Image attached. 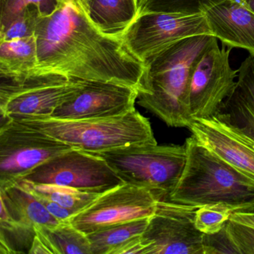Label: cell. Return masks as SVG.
Masks as SVG:
<instances>
[{
	"mask_svg": "<svg viewBox=\"0 0 254 254\" xmlns=\"http://www.w3.org/2000/svg\"><path fill=\"white\" fill-rule=\"evenodd\" d=\"M29 254H52L50 248L46 245L43 238L36 232L35 239H34L33 243L31 247Z\"/></svg>",
	"mask_w": 254,
	"mask_h": 254,
	"instance_id": "obj_31",
	"label": "cell"
},
{
	"mask_svg": "<svg viewBox=\"0 0 254 254\" xmlns=\"http://www.w3.org/2000/svg\"><path fill=\"white\" fill-rule=\"evenodd\" d=\"M203 245L204 254H239L237 249L227 234L226 227L218 233L203 235Z\"/></svg>",
	"mask_w": 254,
	"mask_h": 254,
	"instance_id": "obj_29",
	"label": "cell"
},
{
	"mask_svg": "<svg viewBox=\"0 0 254 254\" xmlns=\"http://www.w3.org/2000/svg\"><path fill=\"white\" fill-rule=\"evenodd\" d=\"M198 207L158 200L141 236L142 254H204V233L196 228Z\"/></svg>",
	"mask_w": 254,
	"mask_h": 254,
	"instance_id": "obj_9",
	"label": "cell"
},
{
	"mask_svg": "<svg viewBox=\"0 0 254 254\" xmlns=\"http://www.w3.org/2000/svg\"><path fill=\"white\" fill-rule=\"evenodd\" d=\"M225 227L227 234L239 254H254V226L239 222L230 218Z\"/></svg>",
	"mask_w": 254,
	"mask_h": 254,
	"instance_id": "obj_28",
	"label": "cell"
},
{
	"mask_svg": "<svg viewBox=\"0 0 254 254\" xmlns=\"http://www.w3.org/2000/svg\"><path fill=\"white\" fill-rule=\"evenodd\" d=\"M218 42L213 35L190 37L166 47L144 62L138 104L168 126L188 127L189 90L196 64Z\"/></svg>",
	"mask_w": 254,
	"mask_h": 254,
	"instance_id": "obj_2",
	"label": "cell"
},
{
	"mask_svg": "<svg viewBox=\"0 0 254 254\" xmlns=\"http://www.w3.org/2000/svg\"><path fill=\"white\" fill-rule=\"evenodd\" d=\"M1 254H29L36 235L35 227L0 221Z\"/></svg>",
	"mask_w": 254,
	"mask_h": 254,
	"instance_id": "obj_24",
	"label": "cell"
},
{
	"mask_svg": "<svg viewBox=\"0 0 254 254\" xmlns=\"http://www.w3.org/2000/svg\"><path fill=\"white\" fill-rule=\"evenodd\" d=\"M36 197V196H35ZM41 203L44 205L46 209L49 211L50 214L55 218H57L61 222H64V221H69L73 215H75V212L70 209H66L63 206L59 205V203L53 201V200H49V199L44 198V197H37Z\"/></svg>",
	"mask_w": 254,
	"mask_h": 254,
	"instance_id": "obj_30",
	"label": "cell"
},
{
	"mask_svg": "<svg viewBox=\"0 0 254 254\" xmlns=\"http://www.w3.org/2000/svg\"><path fill=\"white\" fill-rule=\"evenodd\" d=\"M149 218L114 224L87 235L92 254H141V236Z\"/></svg>",
	"mask_w": 254,
	"mask_h": 254,
	"instance_id": "obj_18",
	"label": "cell"
},
{
	"mask_svg": "<svg viewBox=\"0 0 254 254\" xmlns=\"http://www.w3.org/2000/svg\"><path fill=\"white\" fill-rule=\"evenodd\" d=\"M232 214L233 212L224 205H205L196 211L194 224L201 233L213 234L225 227Z\"/></svg>",
	"mask_w": 254,
	"mask_h": 254,
	"instance_id": "obj_26",
	"label": "cell"
},
{
	"mask_svg": "<svg viewBox=\"0 0 254 254\" xmlns=\"http://www.w3.org/2000/svg\"><path fill=\"white\" fill-rule=\"evenodd\" d=\"M226 0H138L139 14L149 12L182 14H204Z\"/></svg>",
	"mask_w": 254,
	"mask_h": 254,
	"instance_id": "obj_23",
	"label": "cell"
},
{
	"mask_svg": "<svg viewBox=\"0 0 254 254\" xmlns=\"http://www.w3.org/2000/svg\"><path fill=\"white\" fill-rule=\"evenodd\" d=\"M41 17L36 6L29 7L5 29L0 30V41L21 39L35 35Z\"/></svg>",
	"mask_w": 254,
	"mask_h": 254,
	"instance_id": "obj_27",
	"label": "cell"
},
{
	"mask_svg": "<svg viewBox=\"0 0 254 254\" xmlns=\"http://www.w3.org/2000/svg\"><path fill=\"white\" fill-rule=\"evenodd\" d=\"M231 218L244 224H249L254 227V210L248 212H234L232 214Z\"/></svg>",
	"mask_w": 254,
	"mask_h": 254,
	"instance_id": "obj_32",
	"label": "cell"
},
{
	"mask_svg": "<svg viewBox=\"0 0 254 254\" xmlns=\"http://www.w3.org/2000/svg\"><path fill=\"white\" fill-rule=\"evenodd\" d=\"M16 121L44 132L72 148L93 154L136 144L157 143L149 120L136 108L112 118L62 120L46 117Z\"/></svg>",
	"mask_w": 254,
	"mask_h": 254,
	"instance_id": "obj_4",
	"label": "cell"
},
{
	"mask_svg": "<svg viewBox=\"0 0 254 254\" xmlns=\"http://www.w3.org/2000/svg\"><path fill=\"white\" fill-rule=\"evenodd\" d=\"M18 182L36 197L53 200L63 207L73 211L75 214L90 206L101 195L64 186L36 184L24 180H20Z\"/></svg>",
	"mask_w": 254,
	"mask_h": 254,
	"instance_id": "obj_22",
	"label": "cell"
},
{
	"mask_svg": "<svg viewBox=\"0 0 254 254\" xmlns=\"http://www.w3.org/2000/svg\"><path fill=\"white\" fill-rule=\"evenodd\" d=\"M251 11L254 13V0H241Z\"/></svg>",
	"mask_w": 254,
	"mask_h": 254,
	"instance_id": "obj_33",
	"label": "cell"
},
{
	"mask_svg": "<svg viewBox=\"0 0 254 254\" xmlns=\"http://www.w3.org/2000/svg\"><path fill=\"white\" fill-rule=\"evenodd\" d=\"M95 154L104 159L124 184L150 190L159 200L169 199L187 161L185 145L172 144H136Z\"/></svg>",
	"mask_w": 254,
	"mask_h": 254,
	"instance_id": "obj_5",
	"label": "cell"
},
{
	"mask_svg": "<svg viewBox=\"0 0 254 254\" xmlns=\"http://www.w3.org/2000/svg\"><path fill=\"white\" fill-rule=\"evenodd\" d=\"M38 66L35 35L0 41V75L17 76L34 72Z\"/></svg>",
	"mask_w": 254,
	"mask_h": 254,
	"instance_id": "obj_20",
	"label": "cell"
},
{
	"mask_svg": "<svg viewBox=\"0 0 254 254\" xmlns=\"http://www.w3.org/2000/svg\"><path fill=\"white\" fill-rule=\"evenodd\" d=\"M0 221L47 227H56L62 223L20 183L0 187Z\"/></svg>",
	"mask_w": 254,
	"mask_h": 254,
	"instance_id": "obj_17",
	"label": "cell"
},
{
	"mask_svg": "<svg viewBox=\"0 0 254 254\" xmlns=\"http://www.w3.org/2000/svg\"><path fill=\"white\" fill-rule=\"evenodd\" d=\"M204 14L211 33L223 45L254 56V13L241 0H226Z\"/></svg>",
	"mask_w": 254,
	"mask_h": 254,
	"instance_id": "obj_15",
	"label": "cell"
},
{
	"mask_svg": "<svg viewBox=\"0 0 254 254\" xmlns=\"http://www.w3.org/2000/svg\"><path fill=\"white\" fill-rule=\"evenodd\" d=\"M237 78L234 90L215 116L254 139V56L242 62Z\"/></svg>",
	"mask_w": 254,
	"mask_h": 254,
	"instance_id": "obj_16",
	"label": "cell"
},
{
	"mask_svg": "<svg viewBox=\"0 0 254 254\" xmlns=\"http://www.w3.org/2000/svg\"><path fill=\"white\" fill-rule=\"evenodd\" d=\"M35 35L38 66L34 72L139 89L143 62L122 38L102 33L87 17L80 0H60L53 14L40 17Z\"/></svg>",
	"mask_w": 254,
	"mask_h": 254,
	"instance_id": "obj_1",
	"label": "cell"
},
{
	"mask_svg": "<svg viewBox=\"0 0 254 254\" xmlns=\"http://www.w3.org/2000/svg\"><path fill=\"white\" fill-rule=\"evenodd\" d=\"M60 0H0V30L5 29L26 8L36 6L41 17L51 15L59 8Z\"/></svg>",
	"mask_w": 254,
	"mask_h": 254,
	"instance_id": "obj_25",
	"label": "cell"
},
{
	"mask_svg": "<svg viewBox=\"0 0 254 254\" xmlns=\"http://www.w3.org/2000/svg\"><path fill=\"white\" fill-rule=\"evenodd\" d=\"M83 81L51 72L0 75V115L13 120L50 117Z\"/></svg>",
	"mask_w": 254,
	"mask_h": 254,
	"instance_id": "obj_6",
	"label": "cell"
},
{
	"mask_svg": "<svg viewBox=\"0 0 254 254\" xmlns=\"http://www.w3.org/2000/svg\"><path fill=\"white\" fill-rule=\"evenodd\" d=\"M72 147L21 122L1 117L0 187L15 184Z\"/></svg>",
	"mask_w": 254,
	"mask_h": 254,
	"instance_id": "obj_7",
	"label": "cell"
},
{
	"mask_svg": "<svg viewBox=\"0 0 254 254\" xmlns=\"http://www.w3.org/2000/svg\"><path fill=\"white\" fill-rule=\"evenodd\" d=\"M92 23L105 35L121 38L139 14L138 0H80Z\"/></svg>",
	"mask_w": 254,
	"mask_h": 254,
	"instance_id": "obj_19",
	"label": "cell"
},
{
	"mask_svg": "<svg viewBox=\"0 0 254 254\" xmlns=\"http://www.w3.org/2000/svg\"><path fill=\"white\" fill-rule=\"evenodd\" d=\"M203 35H212L204 14L149 12L138 15L121 38L144 63L178 41Z\"/></svg>",
	"mask_w": 254,
	"mask_h": 254,
	"instance_id": "obj_10",
	"label": "cell"
},
{
	"mask_svg": "<svg viewBox=\"0 0 254 254\" xmlns=\"http://www.w3.org/2000/svg\"><path fill=\"white\" fill-rule=\"evenodd\" d=\"M184 145L185 167L168 200L198 208L224 205L233 213L254 210V178L215 155L193 135Z\"/></svg>",
	"mask_w": 254,
	"mask_h": 254,
	"instance_id": "obj_3",
	"label": "cell"
},
{
	"mask_svg": "<svg viewBox=\"0 0 254 254\" xmlns=\"http://www.w3.org/2000/svg\"><path fill=\"white\" fill-rule=\"evenodd\" d=\"M35 227L52 254H92L87 235L75 228L69 221L54 227Z\"/></svg>",
	"mask_w": 254,
	"mask_h": 254,
	"instance_id": "obj_21",
	"label": "cell"
},
{
	"mask_svg": "<svg viewBox=\"0 0 254 254\" xmlns=\"http://www.w3.org/2000/svg\"><path fill=\"white\" fill-rule=\"evenodd\" d=\"M158 199L146 189L123 184L101 194L69 222L84 234L120 223L150 218Z\"/></svg>",
	"mask_w": 254,
	"mask_h": 254,
	"instance_id": "obj_12",
	"label": "cell"
},
{
	"mask_svg": "<svg viewBox=\"0 0 254 254\" xmlns=\"http://www.w3.org/2000/svg\"><path fill=\"white\" fill-rule=\"evenodd\" d=\"M231 50L220 48L216 42L196 64L189 90V112L191 120L210 118L218 114L234 90L238 70L230 66Z\"/></svg>",
	"mask_w": 254,
	"mask_h": 254,
	"instance_id": "obj_11",
	"label": "cell"
},
{
	"mask_svg": "<svg viewBox=\"0 0 254 254\" xmlns=\"http://www.w3.org/2000/svg\"><path fill=\"white\" fill-rule=\"evenodd\" d=\"M138 90L117 83L84 80L70 99L56 108L51 118L62 120L112 118L134 109Z\"/></svg>",
	"mask_w": 254,
	"mask_h": 254,
	"instance_id": "obj_13",
	"label": "cell"
},
{
	"mask_svg": "<svg viewBox=\"0 0 254 254\" xmlns=\"http://www.w3.org/2000/svg\"><path fill=\"white\" fill-rule=\"evenodd\" d=\"M22 180L99 194L124 184L102 157L75 148L47 160Z\"/></svg>",
	"mask_w": 254,
	"mask_h": 254,
	"instance_id": "obj_8",
	"label": "cell"
},
{
	"mask_svg": "<svg viewBox=\"0 0 254 254\" xmlns=\"http://www.w3.org/2000/svg\"><path fill=\"white\" fill-rule=\"evenodd\" d=\"M191 135L215 155L254 178V139L216 116L192 120Z\"/></svg>",
	"mask_w": 254,
	"mask_h": 254,
	"instance_id": "obj_14",
	"label": "cell"
}]
</instances>
